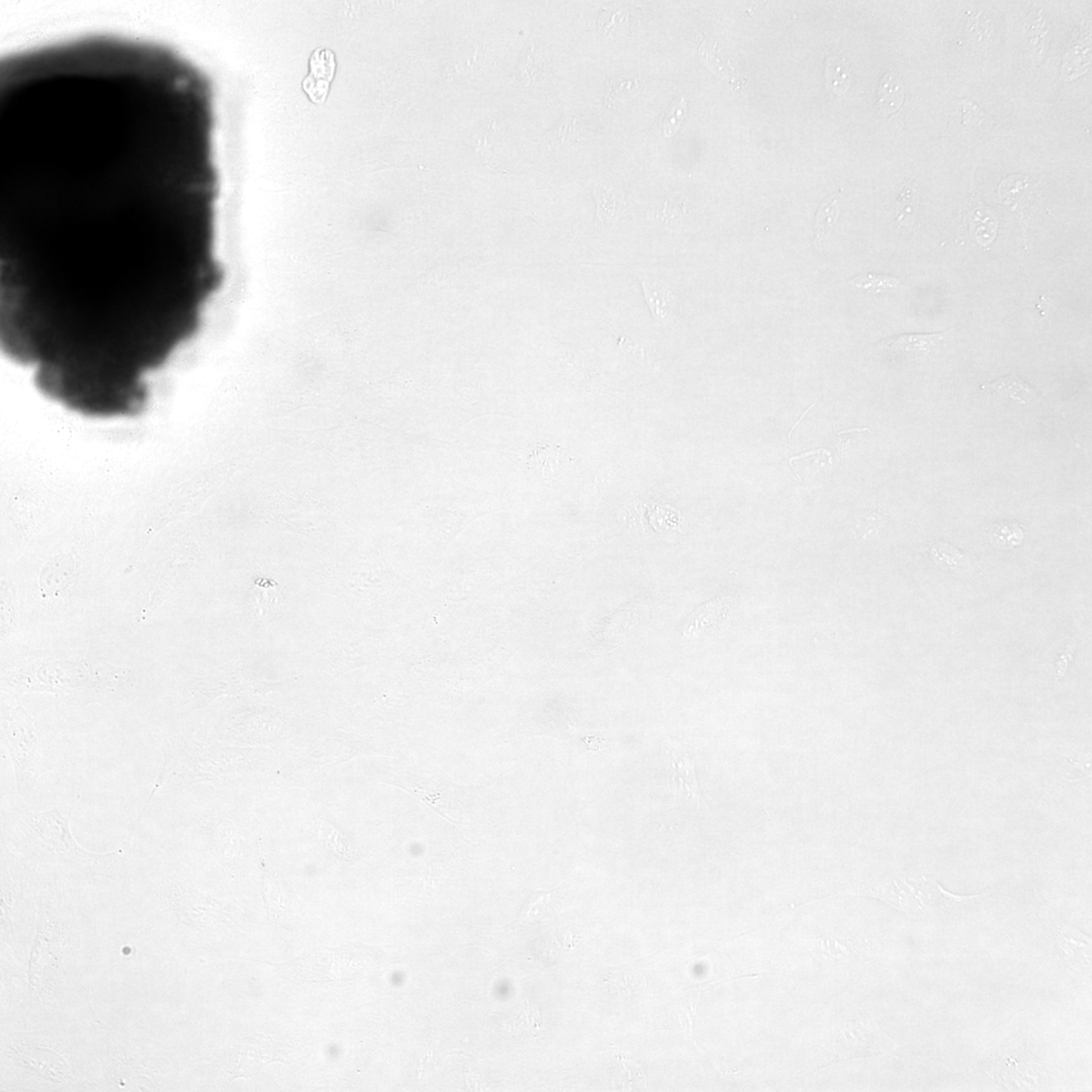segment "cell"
I'll return each mask as SVG.
<instances>
[{
	"instance_id": "1",
	"label": "cell",
	"mask_w": 1092,
	"mask_h": 1092,
	"mask_svg": "<svg viewBox=\"0 0 1092 1092\" xmlns=\"http://www.w3.org/2000/svg\"><path fill=\"white\" fill-rule=\"evenodd\" d=\"M2 228L110 250L216 206L211 152L157 108L87 94L40 112L2 148Z\"/></svg>"
},
{
	"instance_id": "2",
	"label": "cell",
	"mask_w": 1092,
	"mask_h": 1092,
	"mask_svg": "<svg viewBox=\"0 0 1092 1092\" xmlns=\"http://www.w3.org/2000/svg\"><path fill=\"white\" fill-rule=\"evenodd\" d=\"M146 666L96 640L74 643L53 639L46 647H34L21 640L2 644V679L7 689L19 691L51 690L69 691L93 686L135 684Z\"/></svg>"
},
{
	"instance_id": "3",
	"label": "cell",
	"mask_w": 1092,
	"mask_h": 1092,
	"mask_svg": "<svg viewBox=\"0 0 1092 1092\" xmlns=\"http://www.w3.org/2000/svg\"><path fill=\"white\" fill-rule=\"evenodd\" d=\"M951 331L932 334H909L880 343V349L904 354H929L938 351L949 340Z\"/></svg>"
},
{
	"instance_id": "4",
	"label": "cell",
	"mask_w": 1092,
	"mask_h": 1092,
	"mask_svg": "<svg viewBox=\"0 0 1092 1092\" xmlns=\"http://www.w3.org/2000/svg\"><path fill=\"white\" fill-rule=\"evenodd\" d=\"M824 69L828 96L841 99L852 83V72L846 58L833 54L825 59Z\"/></svg>"
},
{
	"instance_id": "5",
	"label": "cell",
	"mask_w": 1092,
	"mask_h": 1092,
	"mask_svg": "<svg viewBox=\"0 0 1092 1092\" xmlns=\"http://www.w3.org/2000/svg\"><path fill=\"white\" fill-rule=\"evenodd\" d=\"M597 202V219L602 227L616 222L624 210V196L615 188L598 184L594 188Z\"/></svg>"
},
{
	"instance_id": "6",
	"label": "cell",
	"mask_w": 1092,
	"mask_h": 1092,
	"mask_svg": "<svg viewBox=\"0 0 1092 1092\" xmlns=\"http://www.w3.org/2000/svg\"><path fill=\"white\" fill-rule=\"evenodd\" d=\"M904 85L898 76L888 72L878 90V107L883 116H890L900 110L904 102Z\"/></svg>"
},
{
	"instance_id": "7",
	"label": "cell",
	"mask_w": 1092,
	"mask_h": 1092,
	"mask_svg": "<svg viewBox=\"0 0 1092 1092\" xmlns=\"http://www.w3.org/2000/svg\"><path fill=\"white\" fill-rule=\"evenodd\" d=\"M673 760L671 761V780L673 786L679 791H686L689 796L699 801L700 793L697 784L696 776H695L694 762L681 756H676L673 753Z\"/></svg>"
},
{
	"instance_id": "8",
	"label": "cell",
	"mask_w": 1092,
	"mask_h": 1092,
	"mask_svg": "<svg viewBox=\"0 0 1092 1092\" xmlns=\"http://www.w3.org/2000/svg\"><path fill=\"white\" fill-rule=\"evenodd\" d=\"M838 192L832 193L821 202L815 216L814 245H820L841 216Z\"/></svg>"
},
{
	"instance_id": "9",
	"label": "cell",
	"mask_w": 1092,
	"mask_h": 1092,
	"mask_svg": "<svg viewBox=\"0 0 1092 1092\" xmlns=\"http://www.w3.org/2000/svg\"><path fill=\"white\" fill-rule=\"evenodd\" d=\"M847 283L857 288V290L876 293V295L895 292L902 288L900 279L891 277V275L880 273L861 274L858 277L848 279Z\"/></svg>"
},
{
	"instance_id": "10",
	"label": "cell",
	"mask_w": 1092,
	"mask_h": 1092,
	"mask_svg": "<svg viewBox=\"0 0 1092 1092\" xmlns=\"http://www.w3.org/2000/svg\"><path fill=\"white\" fill-rule=\"evenodd\" d=\"M986 387L990 389L994 394L1009 396V398L1018 401V403H1027L1032 398L1033 389L1023 382L1021 378L1014 374H1009L1008 377L999 378V380L990 383Z\"/></svg>"
},
{
	"instance_id": "11",
	"label": "cell",
	"mask_w": 1092,
	"mask_h": 1092,
	"mask_svg": "<svg viewBox=\"0 0 1092 1092\" xmlns=\"http://www.w3.org/2000/svg\"><path fill=\"white\" fill-rule=\"evenodd\" d=\"M919 205V196L917 188L914 183H907L902 188L900 197L897 198V222L904 226L913 225L917 216Z\"/></svg>"
},
{
	"instance_id": "12",
	"label": "cell",
	"mask_w": 1092,
	"mask_h": 1092,
	"mask_svg": "<svg viewBox=\"0 0 1092 1092\" xmlns=\"http://www.w3.org/2000/svg\"><path fill=\"white\" fill-rule=\"evenodd\" d=\"M988 536L991 544L1000 549L1017 548L1024 539L1022 528L1014 523H1001L995 525Z\"/></svg>"
},
{
	"instance_id": "13",
	"label": "cell",
	"mask_w": 1092,
	"mask_h": 1092,
	"mask_svg": "<svg viewBox=\"0 0 1092 1092\" xmlns=\"http://www.w3.org/2000/svg\"><path fill=\"white\" fill-rule=\"evenodd\" d=\"M559 459H561V453L553 449L552 446L539 445V449L530 455L528 466L530 469L541 472V475L545 477L546 473L552 475L553 472L557 471L559 463H561Z\"/></svg>"
},
{
	"instance_id": "14",
	"label": "cell",
	"mask_w": 1092,
	"mask_h": 1092,
	"mask_svg": "<svg viewBox=\"0 0 1092 1092\" xmlns=\"http://www.w3.org/2000/svg\"><path fill=\"white\" fill-rule=\"evenodd\" d=\"M688 102L685 98L679 99L673 103L669 110L663 116L661 128L663 136L666 138L673 137L678 132L682 125L686 115H687Z\"/></svg>"
},
{
	"instance_id": "15",
	"label": "cell",
	"mask_w": 1092,
	"mask_h": 1092,
	"mask_svg": "<svg viewBox=\"0 0 1092 1092\" xmlns=\"http://www.w3.org/2000/svg\"><path fill=\"white\" fill-rule=\"evenodd\" d=\"M932 553L933 559H935L938 563H942V565L949 567L958 568L961 566H963V563L965 562V557L963 554L961 553L958 549L955 548L954 546L947 544H938L933 545Z\"/></svg>"
},
{
	"instance_id": "16",
	"label": "cell",
	"mask_w": 1092,
	"mask_h": 1092,
	"mask_svg": "<svg viewBox=\"0 0 1092 1092\" xmlns=\"http://www.w3.org/2000/svg\"><path fill=\"white\" fill-rule=\"evenodd\" d=\"M855 431H858V432H862V431H869V432H871L870 430H868V428H858V430H845V431H842V432H838V435L846 434V433H848V432H855Z\"/></svg>"
}]
</instances>
